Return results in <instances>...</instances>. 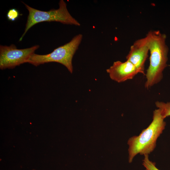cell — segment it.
<instances>
[{"instance_id":"8","label":"cell","mask_w":170,"mask_h":170,"mask_svg":"<svg viewBox=\"0 0 170 170\" xmlns=\"http://www.w3.org/2000/svg\"><path fill=\"white\" fill-rule=\"evenodd\" d=\"M156 107L160 110L162 117L165 119L170 116V102L167 103L157 101L155 102Z\"/></svg>"},{"instance_id":"3","label":"cell","mask_w":170,"mask_h":170,"mask_svg":"<svg viewBox=\"0 0 170 170\" xmlns=\"http://www.w3.org/2000/svg\"><path fill=\"white\" fill-rule=\"evenodd\" d=\"M29 12L24 33L19 39L21 41L28 30L32 26L43 22H58L64 24L80 26V23L69 13L66 4L63 0L59 3V8L52 9L48 11H43L31 7L23 2Z\"/></svg>"},{"instance_id":"7","label":"cell","mask_w":170,"mask_h":170,"mask_svg":"<svg viewBox=\"0 0 170 170\" xmlns=\"http://www.w3.org/2000/svg\"><path fill=\"white\" fill-rule=\"evenodd\" d=\"M106 71L112 80L118 83L132 79L139 73L136 67L127 60L124 62H114Z\"/></svg>"},{"instance_id":"1","label":"cell","mask_w":170,"mask_h":170,"mask_svg":"<svg viewBox=\"0 0 170 170\" xmlns=\"http://www.w3.org/2000/svg\"><path fill=\"white\" fill-rule=\"evenodd\" d=\"M149 52L150 64L145 74V87L149 89L159 82L163 77V71L167 66L168 48L166 36L159 30H152L146 34Z\"/></svg>"},{"instance_id":"2","label":"cell","mask_w":170,"mask_h":170,"mask_svg":"<svg viewBox=\"0 0 170 170\" xmlns=\"http://www.w3.org/2000/svg\"><path fill=\"white\" fill-rule=\"evenodd\" d=\"M159 109L155 110L153 120L149 125L138 136H134L128 140V161L131 163L138 154L148 155L155 149L157 140L165 128L166 122Z\"/></svg>"},{"instance_id":"6","label":"cell","mask_w":170,"mask_h":170,"mask_svg":"<svg viewBox=\"0 0 170 170\" xmlns=\"http://www.w3.org/2000/svg\"><path fill=\"white\" fill-rule=\"evenodd\" d=\"M149 51L148 41L146 36L134 42L126 59L136 67L139 73L144 75V64Z\"/></svg>"},{"instance_id":"4","label":"cell","mask_w":170,"mask_h":170,"mask_svg":"<svg viewBox=\"0 0 170 170\" xmlns=\"http://www.w3.org/2000/svg\"><path fill=\"white\" fill-rule=\"evenodd\" d=\"M82 35L79 34L68 43L54 49L51 53L44 55L32 54L26 63L36 66L51 62L60 63L65 66L71 73L73 72V56L81 42Z\"/></svg>"},{"instance_id":"9","label":"cell","mask_w":170,"mask_h":170,"mask_svg":"<svg viewBox=\"0 0 170 170\" xmlns=\"http://www.w3.org/2000/svg\"><path fill=\"white\" fill-rule=\"evenodd\" d=\"M144 157L143 165L146 170H159L156 167L155 164L149 160L148 155H145Z\"/></svg>"},{"instance_id":"10","label":"cell","mask_w":170,"mask_h":170,"mask_svg":"<svg viewBox=\"0 0 170 170\" xmlns=\"http://www.w3.org/2000/svg\"><path fill=\"white\" fill-rule=\"evenodd\" d=\"M19 13L16 9L12 8L8 11L7 16L8 19L11 21H14L18 17Z\"/></svg>"},{"instance_id":"5","label":"cell","mask_w":170,"mask_h":170,"mask_svg":"<svg viewBox=\"0 0 170 170\" xmlns=\"http://www.w3.org/2000/svg\"><path fill=\"white\" fill-rule=\"evenodd\" d=\"M39 47L36 45L29 48L19 49L14 44L9 46H0V68L13 69L26 63L36 50Z\"/></svg>"}]
</instances>
